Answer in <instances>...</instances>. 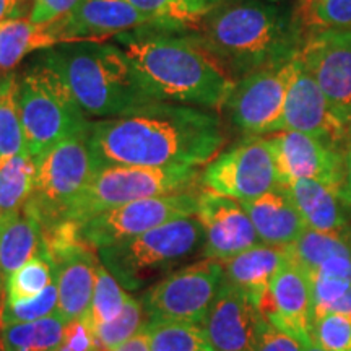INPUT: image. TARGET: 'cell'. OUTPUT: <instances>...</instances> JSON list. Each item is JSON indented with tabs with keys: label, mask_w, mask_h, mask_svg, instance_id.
Returning a JSON list of instances; mask_svg holds the SVG:
<instances>
[{
	"label": "cell",
	"mask_w": 351,
	"mask_h": 351,
	"mask_svg": "<svg viewBox=\"0 0 351 351\" xmlns=\"http://www.w3.org/2000/svg\"><path fill=\"white\" fill-rule=\"evenodd\" d=\"M225 130L212 109L186 104H147L90 124L96 169L108 166L199 168L225 145Z\"/></svg>",
	"instance_id": "cell-1"
},
{
	"label": "cell",
	"mask_w": 351,
	"mask_h": 351,
	"mask_svg": "<svg viewBox=\"0 0 351 351\" xmlns=\"http://www.w3.org/2000/svg\"><path fill=\"white\" fill-rule=\"evenodd\" d=\"M189 34L234 82L289 62L306 41L295 5L271 0H223Z\"/></svg>",
	"instance_id": "cell-2"
},
{
	"label": "cell",
	"mask_w": 351,
	"mask_h": 351,
	"mask_svg": "<svg viewBox=\"0 0 351 351\" xmlns=\"http://www.w3.org/2000/svg\"><path fill=\"white\" fill-rule=\"evenodd\" d=\"M114 39L153 101L215 111L221 109L234 83L191 34L145 25Z\"/></svg>",
	"instance_id": "cell-3"
},
{
	"label": "cell",
	"mask_w": 351,
	"mask_h": 351,
	"mask_svg": "<svg viewBox=\"0 0 351 351\" xmlns=\"http://www.w3.org/2000/svg\"><path fill=\"white\" fill-rule=\"evenodd\" d=\"M34 60L62 78L86 116L114 117L155 103L138 85L124 51L112 44H57Z\"/></svg>",
	"instance_id": "cell-4"
},
{
	"label": "cell",
	"mask_w": 351,
	"mask_h": 351,
	"mask_svg": "<svg viewBox=\"0 0 351 351\" xmlns=\"http://www.w3.org/2000/svg\"><path fill=\"white\" fill-rule=\"evenodd\" d=\"M19 106L26 152L38 163L60 142L91 124L62 78L38 60L19 78Z\"/></svg>",
	"instance_id": "cell-5"
},
{
	"label": "cell",
	"mask_w": 351,
	"mask_h": 351,
	"mask_svg": "<svg viewBox=\"0 0 351 351\" xmlns=\"http://www.w3.org/2000/svg\"><path fill=\"white\" fill-rule=\"evenodd\" d=\"M205 234L199 218H178L153 228L137 238L98 249L101 263L130 291L152 282V276L178 267L204 247Z\"/></svg>",
	"instance_id": "cell-6"
},
{
	"label": "cell",
	"mask_w": 351,
	"mask_h": 351,
	"mask_svg": "<svg viewBox=\"0 0 351 351\" xmlns=\"http://www.w3.org/2000/svg\"><path fill=\"white\" fill-rule=\"evenodd\" d=\"M197 168L108 166L95 173L85 191L70 207L67 218L83 223L96 215L130 202L184 192L199 182Z\"/></svg>",
	"instance_id": "cell-7"
},
{
	"label": "cell",
	"mask_w": 351,
	"mask_h": 351,
	"mask_svg": "<svg viewBox=\"0 0 351 351\" xmlns=\"http://www.w3.org/2000/svg\"><path fill=\"white\" fill-rule=\"evenodd\" d=\"M88 140L90 129L60 142L38 163L29 202L39 215L43 230L67 218L72 204L98 171Z\"/></svg>",
	"instance_id": "cell-8"
},
{
	"label": "cell",
	"mask_w": 351,
	"mask_h": 351,
	"mask_svg": "<svg viewBox=\"0 0 351 351\" xmlns=\"http://www.w3.org/2000/svg\"><path fill=\"white\" fill-rule=\"evenodd\" d=\"M296 57L289 62L258 69L232 83L219 111L245 137H263L282 130L285 101Z\"/></svg>",
	"instance_id": "cell-9"
},
{
	"label": "cell",
	"mask_w": 351,
	"mask_h": 351,
	"mask_svg": "<svg viewBox=\"0 0 351 351\" xmlns=\"http://www.w3.org/2000/svg\"><path fill=\"white\" fill-rule=\"evenodd\" d=\"M223 280V262L212 258L173 271L142 296L147 322L173 320L202 326Z\"/></svg>",
	"instance_id": "cell-10"
},
{
	"label": "cell",
	"mask_w": 351,
	"mask_h": 351,
	"mask_svg": "<svg viewBox=\"0 0 351 351\" xmlns=\"http://www.w3.org/2000/svg\"><path fill=\"white\" fill-rule=\"evenodd\" d=\"M199 195L195 189H189L130 202L80 223L82 234L96 249L124 243L173 219L195 217Z\"/></svg>",
	"instance_id": "cell-11"
},
{
	"label": "cell",
	"mask_w": 351,
	"mask_h": 351,
	"mask_svg": "<svg viewBox=\"0 0 351 351\" xmlns=\"http://www.w3.org/2000/svg\"><path fill=\"white\" fill-rule=\"evenodd\" d=\"M200 184L207 191L249 202L280 186L267 137H245L205 165Z\"/></svg>",
	"instance_id": "cell-12"
},
{
	"label": "cell",
	"mask_w": 351,
	"mask_h": 351,
	"mask_svg": "<svg viewBox=\"0 0 351 351\" xmlns=\"http://www.w3.org/2000/svg\"><path fill=\"white\" fill-rule=\"evenodd\" d=\"M274 152L280 186L313 179L328 186H345V160L337 147L302 132L280 130L267 137Z\"/></svg>",
	"instance_id": "cell-13"
},
{
	"label": "cell",
	"mask_w": 351,
	"mask_h": 351,
	"mask_svg": "<svg viewBox=\"0 0 351 351\" xmlns=\"http://www.w3.org/2000/svg\"><path fill=\"white\" fill-rule=\"evenodd\" d=\"M202 327L213 351H254L269 322L247 293L225 276Z\"/></svg>",
	"instance_id": "cell-14"
},
{
	"label": "cell",
	"mask_w": 351,
	"mask_h": 351,
	"mask_svg": "<svg viewBox=\"0 0 351 351\" xmlns=\"http://www.w3.org/2000/svg\"><path fill=\"white\" fill-rule=\"evenodd\" d=\"M300 59L346 125L351 109V29L309 34Z\"/></svg>",
	"instance_id": "cell-15"
},
{
	"label": "cell",
	"mask_w": 351,
	"mask_h": 351,
	"mask_svg": "<svg viewBox=\"0 0 351 351\" xmlns=\"http://www.w3.org/2000/svg\"><path fill=\"white\" fill-rule=\"evenodd\" d=\"M258 311L270 326L291 333L306 346L313 343V282L307 271L293 258L271 280L258 302Z\"/></svg>",
	"instance_id": "cell-16"
},
{
	"label": "cell",
	"mask_w": 351,
	"mask_h": 351,
	"mask_svg": "<svg viewBox=\"0 0 351 351\" xmlns=\"http://www.w3.org/2000/svg\"><path fill=\"white\" fill-rule=\"evenodd\" d=\"M195 217L204 228L205 258L225 262L261 244L251 218L238 200L205 189L199 195Z\"/></svg>",
	"instance_id": "cell-17"
},
{
	"label": "cell",
	"mask_w": 351,
	"mask_h": 351,
	"mask_svg": "<svg viewBox=\"0 0 351 351\" xmlns=\"http://www.w3.org/2000/svg\"><path fill=\"white\" fill-rule=\"evenodd\" d=\"M282 130L302 132L333 147H339L346 138L343 119L333 111L317 82L301 62L300 56L296 57L295 70L288 86Z\"/></svg>",
	"instance_id": "cell-18"
},
{
	"label": "cell",
	"mask_w": 351,
	"mask_h": 351,
	"mask_svg": "<svg viewBox=\"0 0 351 351\" xmlns=\"http://www.w3.org/2000/svg\"><path fill=\"white\" fill-rule=\"evenodd\" d=\"M150 16L125 0H82L72 12L47 25L57 44L96 41L152 25Z\"/></svg>",
	"instance_id": "cell-19"
},
{
	"label": "cell",
	"mask_w": 351,
	"mask_h": 351,
	"mask_svg": "<svg viewBox=\"0 0 351 351\" xmlns=\"http://www.w3.org/2000/svg\"><path fill=\"white\" fill-rule=\"evenodd\" d=\"M49 262L59 293L57 313L67 322L86 315L93 301L96 270L101 262L93 245L85 239L69 251L51 257Z\"/></svg>",
	"instance_id": "cell-20"
},
{
	"label": "cell",
	"mask_w": 351,
	"mask_h": 351,
	"mask_svg": "<svg viewBox=\"0 0 351 351\" xmlns=\"http://www.w3.org/2000/svg\"><path fill=\"white\" fill-rule=\"evenodd\" d=\"M241 204L263 244L287 247L295 243L307 228L300 210L283 186L275 187L258 199Z\"/></svg>",
	"instance_id": "cell-21"
},
{
	"label": "cell",
	"mask_w": 351,
	"mask_h": 351,
	"mask_svg": "<svg viewBox=\"0 0 351 351\" xmlns=\"http://www.w3.org/2000/svg\"><path fill=\"white\" fill-rule=\"evenodd\" d=\"M291 258L289 247L257 244L238 256L223 262L225 276L232 285L247 293L258 307L262 296L269 289L271 280Z\"/></svg>",
	"instance_id": "cell-22"
},
{
	"label": "cell",
	"mask_w": 351,
	"mask_h": 351,
	"mask_svg": "<svg viewBox=\"0 0 351 351\" xmlns=\"http://www.w3.org/2000/svg\"><path fill=\"white\" fill-rule=\"evenodd\" d=\"M285 189L295 202L309 230L322 232L343 230L346 225L343 208V200H346L345 191L313 179H300L285 186Z\"/></svg>",
	"instance_id": "cell-23"
},
{
	"label": "cell",
	"mask_w": 351,
	"mask_h": 351,
	"mask_svg": "<svg viewBox=\"0 0 351 351\" xmlns=\"http://www.w3.org/2000/svg\"><path fill=\"white\" fill-rule=\"evenodd\" d=\"M41 243V219L29 200L20 212L0 219V271L3 285L13 271L36 256Z\"/></svg>",
	"instance_id": "cell-24"
},
{
	"label": "cell",
	"mask_w": 351,
	"mask_h": 351,
	"mask_svg": "<svg viewBox=\"0 0 351 351\" xmlns=\"http://www.w3.org/2000/svg\"><path fill=\"white\" fill-rule=\"evenodd\" d=\"M57 41L47 25H34L28 19H10L0 25V73L8 75L26 56L49 49Z\"/></svg>",
	"instance_id": "cell-25"
},
{
	"label": "cell",
	"mask_w": 351,
	"mask_h": 351,
	"mask_svg": "<svg viewBox=\"0 0 351 351\" xmlns=\"http://www.w3.org/2000/svg\"><path fill=\"white\" fill-rule=\"evenodd\" d=\"M65 320L59 313L33 322L0 327L2 351H57L65 341Z\"/></svg>",
	"instance_id": "cell-26"
},
{
	"label": "cell",
	"mask_w": 351,
	"mask_h": 351,
	"mask_svg": "<svg viewBox=\"0 0 351 351\" xmlns=\"http://www.w3.org/2000/svg\"><path fill=\"white\" fill-rule=\"evenodd\" d=\"M38 161L28 153L0 160V219L20 212L32 199Z\"/></svg>",
	"instance_id": "cell-27"
},
{
	"label": "cell",
	"mask_w": 351,
	"mask_h": 351,
	"mask_svg": "<svg viewBox=\"0 0 351 351\" xmlns=\"http://www.w3.org/2000/svg\"><path fill=\"white\" fill-rule=\"evenodd\" d=\"M23 153L28 152L19 106V78L8 73L0 82V160Z\"/></svg>",
	"instance_id": "cell-28"
},
{
	"label": "cell",
	"mask_w": 351,
	"mask_h": 351,
	"mask_svg": "<svg viewBox=\"0 0 351 351\" xmlns=\"http://www.w3.org/2000/svg\"><path fill=\"white\" fill-rule=\"evenodd\" d=\"M288 247L293 261L301 265L309 276L328 257L351 254L350 241L345 238V234H341V231L322 232L309 230V228H306V231Z\"/></svg>",
	"instance_id": "cell-29"
},
{
	"label": "cell",
	"mask_w": 351,
	"mask_h": 351,
	"mask_svg": "<svg viewBox=\"0 0 351 351\" xmlns=\"http://www.w3.org/2000/svg\"><path fill=\"white\" fill-rule=\"evenodd\" d=\"M145 328L150 340V351H213L204 327L199 324L147 322Z\"/></svg>",
	"instance_id": "cell-30"
},
{
	"label": "cell",
	"mask_w": 351,
	"mask_h": 351,
	"mask_svg": "<svg viewBox=\"0 0 351 351\" xmlns=\"http://www.w3.org/2000/svg\"><path fill=\"white\" fill-rule=\"evenodd\" d=\"M295 10L306 38L327 29H351V0H296Z\"/></svg>",
	"instance_id": "cell-31"
},
{
	"label": "cell",
	"mask_w": 351,
	"mask_h": 351,
	"mask_svg": "<svg viewBox=\"0 0 351 351\" xmlns=\"http://www.w3.org/2000/svg\"><path fill=\"white\" fill-rule=\"evenodd\" d=\"M54 282V270L46 254L39 251L23 267L13 271L3 285V298L10 301L29 300L46 289Z\"/></svg>",
	"instance_id": "cell-32"
},
{
	"label": "cell",
	"mask_w": 351,
	"mask_h": 351,
	"mask_svg": "<svg viewBox=\"0 0 351 351\" xmlns=\"http://www.w3.org/2000/svg\"><path fill=\"white\" fill-rule=\"evenodd\" d=\"M147 324V315L142 301L127 296L125 304L117 317L95 328L96 348L98 351H112L130 340Z\"/></svg>",
	"instance_id": "cell-33"
},
{
	"label": "cell",
	"mask_w": 351,
	"mask_h": 351,
	"mask_svg": "<svg viewBox=\"0 0 351 351\" xmlns=\"http://www.w3.org/2000/svg\"><path fill=\"white\" fill-rule=\"evenodd\" d=\"M127 296L122 289L121 283L114 278L103 263L99 262L98 270H96V283L91 307L86 315H83L90 324V327L95 328L109 322L114 317H117L125 304Z\"/></svg>",
	"instance_id": "cell-34"
},
{
	"label": "cell",
	"mask_w": 351,
	"mask_h": 351,
	"mask_svg": "<svg viewBox=\"0 0 351 351\" xmlns=\"http://www.w3.org/2000/svg\"><path fill=\"white\" fill-rule=\"evenodd\" d=\"M57 307H59V293H57L56 282H52L41 295L29 298V300L10 301L7 298H2L0 327L49 317L57 313Z\"/></svg>",
	"instance_id": "cell-35"
},
{
	"label": "cell",
	"mask_w": 351,
	"mask_h": 351,
	"mask_svg": "<svg viewBox=\"0 0 351 351\" xmlns=\"http://www.w3.org/2000/svg\"><path fill=\"white\" fill-rule=\"evenodd\" d=\"M313 341L326 351H351V317L327 314L315 319Z\"/></svg>",
	"instance_id": "cell-36"
},
{
	"label": "cell",
	"mask_w": 351,
	"mask_h": 351,
	"mask_svg": "<svg viewBox=\"0 0 351 351\" xmlns=\"http://www.w3.org/2000/svg\"><path fill=\"white\" fill-rule=\"evenodd\" d=\"M82 0H34L28 20L34 25H49L62 19Z\"/></svg>",
	"instance_id": "cell-37"
},
{
	"label": "cell",
	"mask_w": 351,
	"mask_h": 351,
	"mask_svg": "<svg viewBox=\"0 0 351 351\" xmlns=\"http://www.w3.org/2000/svg\"><path fill=\"white\" fill-rule=\"evenodd\" d=\"M64 346H67L72 351H98L95 332L85 317L67 322Z\"/></svg>",
	"instance_id": "cell-38"
},
{
	"label": "cell",
	"mask_w": 351,
	"mask_h": 351,
	"mask_svg": "<svg viewBox=\"0 0 351 351\" xmlns=\"http://www.w3.org/2000/svg\"><path fill=\"white\" fill-rule=\"evenodd\" d=\"M304 348L306 345L291 333L280 330L269 324L254 351H304Z\"/></svg>",
	"instance_id": "cell-39"
},
{
	"label": "cell",
	"mask_w": 351,
	"mask_h": 351,
	"mask_svg": "<svg viewBox=\"0 0 351 351\" xmlns=\"http://www.w3.org/2000/svg\"><path fill=\"white\" fill-rule=\"evenodd\" d=\"M112 351H150V340H148V332L147 328H142L138 333H135L130 340H127L125 343L117 346Z\"/></svg>",
	"instance_id": "cell-40"
},
{
	"label": "cell",
	"mask_w": 351,
	"mask_h": 351,
	"mask_svg": "<svg viewBox=\"0 0 351 351\" xmlns=\"http://www.w3.org/2000/svg\"><path fill=\"white\" fill-rule=\"evenodd\" d=\"M327 314H340V315H346V317H351V287L348 291L340 298V300H337L330 307H328L326 315Z\"/></svg>",
	"instance_id": "cell-41"
},
{
	"label": "cell",
	"mask_w": 351,
	"mask_h": 351,
	"mask_svg": "<svg viewBox=\"0 0 351 351\" xmlns=\"http://www.w3.org/2000/svg\"><path fill=\"white\" fill-rule=\"evenodd\" d=\"M12 16L10 19H28L32 12L34 0H10Z\"/></svg>",
	"instance_id": "cell-42"
},
{
	"label": "cell",
	"mask_w": 351,
	"mask_h": 351,
	"mask_svg": "<svg viewBox=\"0 0 351 351\" xmlns=\"http://www.w3.org/2000/svg\"><path fill=\"white\" fill-rule=\"evenodd\" d=\"M345 186H346V191H345L346 202L351 205V150L345 158Z\"/></svg>",
	"instance_id": "cell-43"
},
{
	"label": "cell",
	"mask_w": 351,
	"mask_h": 351,
	"mask_svg": "<svg viewBox=\"0 0 351 351\" xmlns=\"http://www.w3.org/2000/svg\"><path fill=\"white\" fill-rule=\"evenodd\" d=\"M12 16V2L10 0H0V25Z\"/></svg>",
	"instance_id": "cell-44"
},
{
	"label": "cell",
	"mask_w": 351,
	"mask_h": 351,
	"mask_svg": "<svg viewBox=\"0 0 351 351\" xmlns=\"http://www.w3.org/2000/svg\"><path fill=\"white\" fill-rule=\"evenodd\" d=\"M346 138L351 142V109H350L348 116H346Z\"/></svg>",
	"instance_id": "cell-45"
},
{
	"label": "cell",
	"mask_w": 351,
	"mask_h": 351,
	"mask_svg": "<svg viewBox=\"0 0 351 351\" xmlns=\"http://www.w3.org/2000/svg\"><path fill=\"white\" fill-rule=\"evenodd\" d=\"M304 351H326V350H324V348H320L319 345H315L314 341H313V343H309V345L306 346Z\"/></svg>",
	"instance_id": "cell-46"
},
{
	"label": "cell",
	"mask_w": 351,
	"mask_h": 351,
	"mask_svg": "<svg viewBox=\"0 0 351 351\" xmlns=\"http://www.w3.org/2000/svg\"><path fill=\"white\" fill-rule=\"evenodd\" d=\"M200 2H205V3H208V5H217V3L223 2V0H200Z\"/></svg>",
	"instance_id": "cell-47"
},
{
	"label": "cell",
	"mask_w": 351,
	"mask_h": 351,
	"mask_svg": "<svg viewBox=\"0 0 351 351\" xmlns=\"http://www.w3.org/2000/svg\"><path fill=\"white\" fill-rule=\"evenodd\" d=\"M2 288H3V278H2V271H0V296H2Z\"/></svg>",
	"instance_id": "cell-48"
},
{
	"label": "cell",
	"mask_w": 351,
	"mask_h": 351,
	"mask_svg": "<svg viewBox=\"0 0 351 351\" xmlns=\"http://www.w3.org/2000/svg\"><path fill=\"white\" fill-rule=\"evenodd\" d=\"M57 351H72V350H69L67 346H62V348H59V350H57Z\"/></svg>",
	"instance_id": "cell-49"
},
{
	"label": "cell",
	"mask_w": 351,
	"mask_h": 351,
	"mask_svg": "<svg viewBox=\"0 0 351 351\" xmlns=\"http://www.w3.org/2000/svg\"><path fill=\"white\" fill-rule=\"evenodd\" d=\"M0 82H2V73H0Z\"/></svg>",
	"instance_id": "cell-50"
},
{
	"label": "cell",
	"mask_w": 351,
	"mask_h": 351,
	"mask_svg": "<svg viewBox=\"0 0 351 351\" xmlns=\"http://www.w3.org/2000/svg\"><path fill=\"white\" fill-rule=\"evenodd\" d=\"M271 2H276V0H271Z\"/></svg>",
	"instance_id": "cell-51"
},
{
	"label": "cell",
	"mask_w": 351,
	"mask_h": 351,
	"mask_svg": "<svg viewBox=\"0 0 351 351\" xmlns=\"http://www.w3.org/2000/svg\"><path fill=\"white\" fill-rule=\"evenodd\" d=\"M0 351H2V348H0Z\"/></svg>",
	"instance_id": "cell-52"
}]
</instances>
